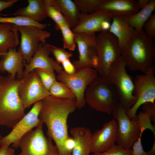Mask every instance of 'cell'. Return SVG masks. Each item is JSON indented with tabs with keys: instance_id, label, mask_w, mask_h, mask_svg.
Wrapping results in <instances>:
<instances>
[{
	"instance_id": "cell-35",
	"label": "cell",
	"mask_w": 155,
	"mask_h": 155,
	"mask_svg": "<svg viewBox=\"0 0 155 155\" xmlns=\"http://www.w3.org/2000/svg\"><path fill=\"white\" fill-rule=\"evenodd\" d=\"M141 137L142 136H140L134 143L132 147V155H150L148 152H146L143 149L141 143Z\"/></svg>"
},
{
	"instance_id": "cell-18",
	"label": "cell",
	"mask_w": 155,
	"mask_h": 155,
	"mask_svg": "<svg viewBox=\"0 0 155 155\" xmlns=\"http://www.w3.org/2000/svg\"><path fill=\"white\" fill-rule=\"evenodd\" d=\"M24 59L16 48H10L0 61V71H7L12 77L19 80L23 78L24 66Z\"/></svg>"
},
{
	"instance_id": "cell-34",
	"label": "cell",
	"mask_w": 155,
	"mask_h": 155,
	"mask_svg": "<svg viewBox=\"0 0 155 155\" xmlns=\"http://www.w3.org/2000/svg\"><path fill=\"white\" fill-rule=\"evenodd\" d=\"M143 30L146 35L153 38L155 37V13L151 16L144 24Z\"/></svg>"
},
{
	"instance_id": "cell-20",
	"label": "cell",
	"mask_w": 155,
	"mask_h": 155,
	"mask_svg": "<svg viewBox=\"0 0 155 155\" xmlns=\"http://www.w3.org/2000/svg\"><path fill=\"white\" fill-rule=\"evenodd\" d=\"M45 4L58 9L62 13L70 28H73L78 24L81 13L73 1L44 0Z\"/></svg>"
},
{
	"instance_id": "cell-21",
	"label": "cell",
	"mask_w": 155,
	"mask_h": 155,
	"mask_svg": "<svg viewBox=\"0 0 155 155\" xmlns=\"http://www.w3.org/2000/svg\"><path fill=\"white\" fill-rule=\"evenodd\" d=\"M140 9L137 1L134 0H102L98 10L129 16Z\"/></svg>"
},
{
	"instance_id": "cell-3",
	"label": "cell",
	"mask_w": 155,
	"mask_h": 155,
	"mask_svg": "<svg viewBox=\"0 0 155 155\" xmlns=\"http://www.w3.org/2000/svg\"><path fill=\"white\" fill-rule=\"evenodd\" d=\"M19 81L0 75V125L12 128L25 115L18 91Z\"/></svg>"
},
{
	"instance_id": "cell-32",
	"label": "cell",
	"mask_w": 155,
	"mask_h": 155,
	"mask_svg": "<svg viewBox=\"0 0 155 155\" xmlns=\"http://www.w3.org/2000/svg\"><path fill=\"white\" fill-rule=\"evenodd\" d=\"M48 48L54 56L56 61L61 63L65 60L69 59L73 55L72 53L66 51L65 49L57 47L53 45L47 43Z\"/></svg>"
},
{
	"instance_id": "cell-38",
	"label": "cell",
	"mask_w": 155,
	"mask_h": 155,
	"mask_svg": "<svg viewBox=\"0 0 155 155\" xmlns=\"http://www.w3.org/2000/svg\"><path fill=\"white\" fill-rule=\"evenodd\" d=\"M0 155H16L15 149L6 146L1 147Z\"/></svg>"
},
{
	"instance_id": "cell-31",
	"label": "cell",
	"mask_w": 155,
	"mask_h": 155,
	"mask_svg": "<svg viewBox=\"0 0 155 155\" xmlns=\"http://www.w3.org/2000/svg\"><path fill=\"white\" fill-rule=\"evenodd\" d=\"M44 9L47 17H49L55 22V26L60 25L69 26L63 15L57 8L51 5L44 3Z\"/></svg>"
},
{
	"instance_id": "cell-8",
	"label": "cell",
	"mask_w": 155,
	"mask_h": 155,
	"mask_svg": "<svg viewBox=\"0 0 155 155\" xmlns=\"http://www.w3.org/2000/svg\"><path fill=\"white\" fill-rule=\"evenodd\" d=\"M112 114L118 124L116 142L118 145L126 149L132 147L134 143L142 136L143 133L137 115L130 119L126 111L119 102Z\"/></svg>"
},
{
	"instance_id": "cell-7",
	"label": "cell",
	"mask_w": 155,
	"mask_h": 155,
	"mask_svg": "<svg viewBox=\"0 0 155 155\" xmlns=\"http://www.w3.org/2000/svg\"><path fill=\"white\" fill-rule=\"evenodd\" d=\"M97 75L96 69L86 67L81 68L72 74H68L63 70L57 74L56 79L72 90L75 96L78 108L81 109L86 104V90Z\"/></svg>"
},
{
	"instance_id": "cell-41",
	"label": "cell",
	"mask_w": 155,
	"mask_h": 155,
	"mask_svg": "<svg viewBox=\"0 0 155 155\" xmlns=\"http://www.w3.org/2000/svg\"><path fill=\"white\" fill-rule=\"evenodd\" d=\"M155 141L153 145L151 150L148 152L150 155H154L155 154Z\"/></svg>"
},
{
	"instance_id": "cell-37",
	"label": "cell",
	"mask_w": 155,
	"mask_h": 155,
	"mask_svg": "<svg viewBox=\"0 0 155 155\" xmlns=\"http://www.w3.org/2000/svg\"><path fill=\"white\" fill-rule=\"evenodd\" d=\"M61 64L63 70L67 74H72L76 71L74 65L69 59L65 60Z\"/></svg>"
},
{
	"instance_id": "cell-43",
	"label": "cell",
	"mask_w": 155,
	"mask_h": 155,
	"mask_svg": "<svg viewBox=\"0 0 155 155\" xmlns=\"http://www.w3.org/2000/svg\"><path fill=\"white\" fill-rule=\"evenodd\" d=\"M0 148H1V147L0 146Z\"/></svg>"
},
{
	"instance_id": "cell-10",
	"label": "cell",
	"mask_w": 155,
	"mask_h": 155,
	"mask_svg": "<svg viewBox=\"0 0 155 155\" xmlns=\"http://www.w3.org/2000/svg\"><path fill=\"white\" fill-rule=\"evenodd\" d=\"M155 66L154 65L146 73L137 75L133 80V94L136 100L132 106L126 111L131 119L136 116L140 107L147 103H155Z\"/></svg>"
},
{
	"instance_id": "cell-14",
	"label": "cell",
	"mask_w": 155,
	"mask_h": 155,
	"mask_svg": "<svg viewBox=\"0 0 155 155\" xmlns=\"http://www.w3.org/2000/svg\"><path fill=\"white\" fill-rule=\"evenodd\" d=\"M21 34V40L18 51L22 55L26 64L30 62L39 43H46L51 33L31 26H17Z\"/></svg>"
},
{
	"instance_id": "cell-29",
	"label": "cell",
	"mask_w": 155,
	"mask_h": 155,
	"mask_svg": "<svg viewBox=\"0 0 155 155\" xmlns=\"http://www.w3.org/2000/svg\"><path fill=\"white\" fill-rule=\"evenodd\" d=\"M102 0H74L80 12L85 14L91 13L99 10Z\"/></svg>"
},
{
	"instance_id": "cell-39",
	"label": "cell",
	"mask_w": 155,
	"mask_h": 155,
	"mask_svg": "<svg viewBox=\"0 0 155 155\" xmlns=\"http://www.w3.org/2000/svg\"><path fill=\"white\" fill-rule=\"evenodd\" d=\"M18 1V0H0V12L3 10L11 7Z\"/></svg>"
},
{
	"instance_id": "cell-33",
	"label": "cell",
	"mask_w": 155,
	"mask_h": 155,
	"mask_svg": "<svg viewBox=\"0 0 155 155\" xmlns=\"http://www.w3.org/2000/svg\"><path fill=\"white\" fill-rule=\"evenodd\" d=\"M132 149H126L115 144L107 150L102 152L93 153L90 155H132Z\"/></svg>"
},
{
	"instance_id": "cell-28",
	"label": "cell",
	"mask_w": 155,
	"mask_h": 155,
	"mask_svg": "<svg viewBox=\"0 0 155 155\" xmlns=\"http://www.w3.org/2000/svg\"><path fill=\"white\" fill-rule=\"evenodd\" d=\"M57 30H60L63 35L62 38L63 49H67L71 51L74 50L76 42L75 34L70 29L67 25H60L55 26Z\"/></svg>"
},
{
	"instance_id": "cell-19",
	"label": "cell",
	"mask_w": 155,
	"mask_h": 155,
	"mask_svg": "<svg viewBox=\"0 0 155 155\" xmlns=\"http://www.w3.org/2000/svg\"><path fill=\"white\" fill-rule=\"evenodd\" d=\"M108 31L117 38L121 51L132 36L135 29L129 24L128 16L119 14L113 17Z\"/></svg>"
},
{
	"instance_id": "cell-24",
	"label": "cell",
	"mask_w": 155,
	"mask_h": 155,
	"mask_svg": "<svg viewBox=\"0 0 155 155\" xmlns=\"http://www.w3.org/2000/svg\"><path fill=\"white\" fill-rule=\"evenodd\" d=\"M27 2V6L19 9L11 15L26 17L39 23L47 17L43 0H28Z\"/></svg>"
},
{
	"instance_id": "cell-17",
	"label": "cell",
	"mask_w": 155,
	"mask_h": 155,
	"mask_svg": "<svg viewBox=\"0 0 155 155\" xmlns=\"http://www.w3.org/2000/svg\"><path fill=\"white\" fill-rule=\"evenodd\" d=\"M51 53L46 43H39L29 63L26 64L24 61L25 69L23 77L36 68L53 69L57 74L63 70L60 64L49 57Z\"/></svg>"
},
{
	"instance_id": "cell-4",
	"label": "cell",
	"mask_w": 155,
	"mask_h": 155,
	"mask_svg": "<svg viewBox=\"0 0 155 155\" xmlns=\"http://www.w3.org/2000/svg\"><path fill=\"white\" fill-rule=\"evenodd\" d=\"M86 103L96 111L111 115L119 102L114 85L109 80L97 76L87 87L85 93Z\"/></svg>"
},
{
	"instance_id": "cell-2",
	"label": "cell",
	"mask_w": 155,
	"mask_h": 155,
	"mask_svg": "<svg viewBox=\"0 0 155 155\" xmlns=\"http://www.w3.org/2000/svg\"><path fill=\"white\" fill-rule=\"evenodd\" d=\"M121 56L130 70L146 73L154 65L155 47L153 39L148 36L143 29L135 30L121 51Z\"/></svg>"
},
{
	"instance_id": "cell-12",
	"label": "cell",
	"mask_w": 155,
	"mask_h": 155,
	"mask_svg": "<svg viewBox=\"0 0 155 155\" xmlns=\"http://www.w3.org/2000/svg\"><path fill=\"white\" fill-rule=\"evenodd\" d=\"M18 93L25 109L50 95L42 84L35 70L19 80Z\"/></svg>"
},
{
	"instance_id": "cell-23",
	"label": "cell",
	"mask_w": 155,
	"mask_h": 155,
	"mask_svg": "<svg viewBox=\"0 0 155 155\" xmlns=\"http://www.w3.org/2000/svg\"><path fill=\"white\" fill-rule=\"evenodd\" d=\"M17 26L0 23V58L10 48H16L19 44Z\"/></svg>"
},
{
	"instance_id": "cell-6",
	"label": "cell",
	"mask_w": 155,
	"mask_h": 155,
	"mask_svg": "<svg viewBox=\"0 0 155 155\" xmlns=\"http://www.w3.org/2000/svg\"><path fill=\"white\" fill-rule=\"evenodd\" d=\"M98 64L96 70L101 77L108 78L111 65L121 56L117 38L108 31L96 36Z\"/></svg>"
},
{
	"instance_id": "cell-15",
	"label": "cell",
	"mask_w": 155,
	"mask_h": 155,
	"mask_svg": "<svg viewBox=\"0 0 155 155\" xmlns=\"http://www.w3.org/2000/svg\"><path fill=\"white\" fill-rule=\"evenodd\" d=\"M117 15L119 14L100 10L89 14L81 13L78 24L72 31L74 33L108 31L112 18Z\"/></svg>"
},
{
	"instance_id": "cell-22",
	"label": "cell",
	"mask_w": 155,
	"mask_h": 155,
	"mask_svg": "<svg viewBox=\"0 0 155 155\" xmlns=\"http://www.w3.org/2000/svg\"><path fill=\"white\" fill-rule=\"evenodd\" d=\"M70 132L75 142L71 155H90L92 133L90 129L76 127L71 129Z\"/></svg>"
},
{
	"instance_id": "cell-13",
	"label": "cell",
	"mask_w": 155,
	"mask_h": 155,
	"mask_svg": "<svg viewBox=\"0 0 155 155\" xmlns=\"http://www.w3.org/2000/svg\"><path fill=\"white\" fill-rule=\"evenodd\" d=\"M79 53L78 59L74 60L72 63L76 71L81 68L90 67L97 68L98 60L95 33H74Z\"/></svg>"
},
{
	"instance_id": "cell-25",
	"label": "cell",
	"mask_w": 155,
	"mask_h": 155,
	"mask_svg": "<svg viewBox=\"0 0 155 155\" xmlns=\"http://www.w3.org/2000/svg\"><path fill=\"white\" fill-rule=\"evenodd\" d=\"M155 9V0H150L148 4L135 13L128 16L130 25L135 30L140 31Z\"/></svg>"
},
{
	"instance_id": "cell-26",
	"label": "cell",
	"mask_w": 155,
	"mask_h": 155,
	"mask_svg": "<svg viewBox=\"0 0 155 155\" xmlns=\"http://www.w3.org/2000/svg\"><path fill=\"white\" fill-rule=\"evenodd\" d=\"M0 23H9L17 26H31L43 30L49 24L38 22L26 17L18 16L14 17H0Z\"/></svg>"
},
{
	"instance_id": "cell-5",
	"label": "cell",
	"mask_w": 155,
	"mask_h": 155,
	"mask_svg": "<svg viewBox=\"0 0 155 155\" xmlns=\"http://www.w3.org/2000/svg\"><path fill=\"white\" fill-rule=\"evenodd\" d=\"M126 67L121 56L111 65L108 79L115 88L119 102L127 111L134 104L136 99L133 94V80L127 72Z\"/></svg>"
},
{
	"instance_id": "cell-16",
	"label": "cell",
	"mask_w": 155,
	"mask_h": 155,
	"mask_svg": "<svg viewBox=\"0 0 155 155\" xmlns=\"http://www.w3.org/2000/svg\"><path fill=\"white\" fill-rule=\"evenodd\" d=\"M118 124L113 119L105 123L102 127L91 136V153L105 151L115 144L117 133Z\"/></svg>"
},
{
	"instance_id": "cell-36",
	"label": "cell",
	"mask_w": 155,
	"mask_h": 155,
	"mask_svg": "<svg viewBox=\"0 0 155 155\" xmlns=\"http://www.w3.org/2000/svg\"><path fill=\"white\" fill-rule=\"evenodd\" d=\"M143 111L147 112L151 116L152 121H155V103L147 102L143 104Z\"/></svg>"
},
{
	"instance_id": "cell-30",
	"label": "cell",
	"mask_w": 155,
	"mask_h": 155,
	"mask_svg": "<svg viewBox=\"0 0 155 155\" xmlns=\"http://www.w3.org/2000/svg\"><path fill=\"white\" fill-rule=\"evenodd\" d=\"M34 70L43 86L49 91L53 84L57 80L55 70L42 68H36Z\"/></svg>"
},
{
	"instance_id": "cell-11",
	"label": "cell",
	"mask_w": 155,
	"mask_h": 155,
	"mask_svg": "<svg viewBox=\"0 0 155 155\" xmlns=\"http://www.w3.org/2000/svg\"><path fill=\"white\" fill-rule=\"evenodd\" d=\"M42 103V100H41L34 104L31 110L12 127L11 131L0 140V147H9L12 144L13 148L19 147V142L21 138L42 123L38 117Z\"/></svg>"
},
{
	"instance_id": "cell-42",
	"label": "cell",
	"mask_w": 155,
	"mask_h": 155,
	"mask_svg": "<svg viewBox=\"0 0 155 155\" xmlns=\"http://www.w3.org/2000/svg\"><path fill=\"white\" fill-rule=\"evenodd\" d=\"M3 137L0 135V140Z\"/></svg>"
},
{
	"instance_id": "cell-9",
	"label": "cell",
	"mask_w": 155,
	"mask_h": 155,
	"mask_svg": "<svg viewBox=\"0 0 155 155\" xmlns=\"http://www.w3.org/2000/svg\"><path fill=\"white\" fill-rule=\"evenodd\" d=\"M43 124L41 123L35 130H31L21 138L18 155H59L52 140L44 135Z\"/></svg>"
},
{
	"instance_id": "cell-40",
	"label": "cell",
	"mask_w": 155,
	"mask_h": 155,
	"mask_svg": "<svg viewBox=\"0 0 155 155\" xmlns=\"http://www.w3.org/2000/svg\"><path fill=\"white\" fill-rule=\"evenodd\" d=\"M150 1V0H138L137 1L141 9L146 6Z\"/></svg>"
},
{
	"instance_id": "cell-1",
	"label": "cell",
	"mask_w": 155,
	"mask_h": 155,
	"mask_svg": "<svg viewBox=\"0 0 155 155\" xmlns=\"http://www.w3.org/2000/svg\"><path fill=\"white\" fill-rule=\"evenodd\" d=\"M77 108L75 99H62L50 95L42 100L39 119L46 125L48 137L54 142L59 155H65L64 144L69 137L68 118Z\"/></svg>"
},
{
	"instance_id": "cell-27",
	"label": "cell",
	"mask_w": 155,
	"mask_h": 155,
	"mask_svg": "<svg viewBox=\"0 0 155 155\" xmlns=\"http://www.w3.org/2000/svg\"><path fill=\"white\" fill-rule=\"evenodd\" d=\"M49 91L50 95L64 99H75L73 92L62 83L55 81L50 88Z\"/></svg>"
}]
</instances>
